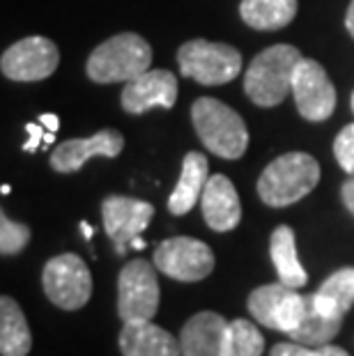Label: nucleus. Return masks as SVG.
<instances>
[{
    "label": "nucleus",
    "mask_w": 354,
    "mask_h": 356,
    "mask_svg": "<svg viewBox=\"0 0 354 356\" xmlns=\"http://www.w3.org/2000/svg\"><path fill=\"white\" fill-rule=\"evenodd\" d=\"M301 53L290 44H274L253 58L244 74V92L260 108H274L292 92Z\"/></svg>",
    "instance_id": "f257e3e1"
},
{
    "label": "nucleus",
    "mask_w": 354,
    "mask_h": 356,
    "mask_svg": "<svg viewBox=\"0 0 354 356\" xmlns=\"http://www.w3.org/2000/svg\"><path fill=\"white\" fill-rule=\"evenodd\" d=\"M320 181V165L306 152L274 159L258 179V195L269 207H288L306 198Z\"/></svg>",
    "instance_id": "f03ea898"
},
{
    "label": "nucleus",
    "mask_w": 354,
    "mask_h": 356,
    "mask_svg": "<svg viewBox=\"0 0 354 356\" xmlns=\"http://www.w3.org/2000/svg\"><path fill=\"white\" fill-rule=\"evenodd\" d=\"M195 134L209 152L221 159H239L248 147V129L239 113L212 97H200L191 106Z\"/></svg>",
    "instance_id": "7ed1b4c3"
},
{
    "label": "nucleus",
    "mask_w": 354,
    "mask_h": 356,
    "mask_svg": "<svg viewBox=\"0 0 354 356\" xmlns=\"http://www.w3.org/2000/svg\"><path fill=\"white\" fill-rule=\"evenodd\" d=\"M150 63V44L136 33H120L90 53L86 72L95 83H129L147 72Z\"/></svg>",
    "instance_id": "20e7f679"
},
{
    "label": "nucleus",
    "mask_w": 354,
    "mask_h": 356,
    "mask_svg": "<svg viewBox=\"0 0 354 356\" xmlns=\"http://www.w3.org/2000/svg\"><path fill=\"white\" fill-rule=\"evenodd\" d=\"M177 65L182 76L198 81L200 86H223L242 72V53L230 44L191 40L179 47Z\"/></svg>",
    "instance_id": "39448f33"
},
{
    "label": "nucleus",
    "mask_w": 354,
    "mask_h": 356,
    "mask_svg": "<svg viewBox=\"0 0 354 356\" xmlns=\"http://www.w3.org/2000/svg\"><path fill=\"white\" fill-rule=\"evenodd\" d=\"M42 287L51 304L63 310H79L90 301L92 276L77 253H63L47 262L42 271Z\"/></svg>",
    "instance_id": "423d86ee"
},
{
    "label": "nucleus",
    "mask_w": 354,
    "mask_h": 356,
    "mask_svg": "<svg viewBox=\"0 0 354 356\" xmlns=\"http://www.w3.org/2000/svg\"><path fill=\"white\" fill-rule=\"evenodd\" d=\"M159 280L147 260H131L118 276V315L122 322L152 320L159 310Z\"/></svg>",
    "instance_id": "0eeeda50"
},
{
    "label": "nucleus",
    "mask_w": 354,
    "mask_h": 356,
    "mask_svg": "<svg viewBox=\"0 0 354 356\" xmlns=\"http://www.w3.org/2000/svg\"><path fill=\"white\" fill-rule=\"evenodd\" d=\"M154 264L166 276L182 283H198L214 271V253L200 239L172 237L156 246Z\"/></svg>",
    "instance_id": "6e6552de"
},
{
    "label": "nucleus",
    "mask_w": 354,
    "mask_h": 356,
    "mask_svg": "<svg viewBox=\"0 0 354 356\" xmlns=\"http://www.w3.org/2000/svg\"><path fill=\"white\" fill-rule=\"evenodd\" d=\"M299 115L308 122H325L336 111V88L318 60L301 58L292 79Z\"/></svg>",
    "instance_id": "1a4fd4ad"
},
{
    "label": "nucleus",
    "mask_w": 354,
    "mask_h": 356,
    "mask_svg": "<svg viewBox=\"0 0 354 356\" xmlns=\"http://www.w3.org/2000/svg\"><path fill=\"white\" fill-rule=\"evenodd\" d=\"M248 313L262 327L290 333L297 327L301 310H304V294L285 283H269L248 294Z\"/></svg>",
    "instance_id": "9d476101"
},
{
    "label": "nucleus",
    "mask_w": 354,
    "mask_h": 356,
    "mask_svg": "<svg viewBox=\"0 0 354 356\" xmlns=\"http://www.w3.org/2000/svg\"><path fill=\"white\" fill-rule=\"evenodd\" d=\"M60 51L47 37H26L3 53L0 70L10 81H44L58 70Z\"/></svg>",
    "instance_id": "9b49d317"
},
{
    "label": "nucleus",
    "mask_w": 354,
    "mask_h": 356,
    "mask_svg": "<svg viewBox=\"0 0 354 356\" xmlns=\"http://www.w3.org/2000/svg\"><path fill=\"white\" fill-rule=\"evenodd\" d=\"M104 228L120 255L127 253L131 241L140 237L154 216V207L145 200L127 198V195H108L102 204Z\"/></svg>",
    "instance_id": "f8f14e48"
},
{
    "label": "nucleus",
    "mask_w": 354,
    "mask_h": 356,
    "mask_svg": "<svg viewBox=\"0 0 354 356\" xmlns=\"http://www.w3.org/2000/svg\"><path fill=\"white\" fill-rule=\"evenodd\" d=\"M177 102V79L168 70H147L122 90V108L140 115L152 108H172Z\"/></svg>",
    "instance_id": "ddd939ff"
},
{
    "label": "nucleus",
    "mask_w": 354,
    "mask_h": 356,
    "mask_svg": "<svg viewBox=\"0 0 354 356\" xmlns=\"http://www.w3.org/2000/svg\"><path fill=\"white\" fill-rule=\"evenodd\" d=\"M124 149V136L118 129H102L90 138H72L58 145L51 154V168L56 172H77L92 156L115 159Z\"/></svg>",
    "instance_id": "4468645a"
},
{
    "label": "nucleus",
    "mask_w": 354,
    "mask_h": 356,
    "mask_svg": "<svg viewBox=\"0 0 354 356\" xmlns=\"http://www.w3.org/2000/svg\"><path fill=\"white\" fill-rule=\"evenodd\" d=\"M200 207L205 223L216 232L235 230L242 221V202L235 184L225 175H212L200 195Z\"/></svg>",
    "instance_id": "2eb2a0df"
},
{
    "label": "nucleus",
    "mask_w": 354,
    "mask_h": 356,
    "mask_svg": "<svg viewBox=\"0 0 354 356\" xmlns=\"http://www.w3.org/2000/svg\"><path fill=\"white\" fill-rule=\"evenodd\" d=\"M118 345L122 356H182L179 338L156 327L152 320L124 322Z\"/></svg>",
    "instance_id": "dca6fc26"
},
{
    "label": "nucleus",
    "mask_w": 354,
    "mask_h": 356,
    "mask_svg": "<svg viewBox=\"0 0 354 356\" xmlns=\"http://www.w3.org/2000/svg\"><path fill=\"white\" fill-rule=\"evenodd\" d=\"M228 322L218 313L202 310L193 315L179 331L182 356H223Z\"/></svg>",
    "instance_id": "f3484780"
},
{
    "label": "nucleus",
    "mask_w": 354,
    "mask_h": 356,
    "mask_svg": "<svg viewBox=\"0 0 354 356\" xmlns=\"http://www.w3.org/2000/svg\"><path fill=\"white\" fill-rule=\"evenodd\" d=\"M341 327H343V315L325 308L315 294H304V310H301L297 327L288 336L304 347H322L331 338H336Z\"/></svg>",
    "instance_id": "a211bd4d"
},
{
    "label": "nucleus",
    "mask_w": 354,
    "mask_h": 356,
    "mask_svg": "<svg viewBox=\"0 0 354 356\" xmlns=\"http://www.w3.org/2000/svg\"><path fill=\"white\" fill-rule=\"evenodd\" d=\"M209 179V165L205 154L200 152H189L182 161V172H179V181L175 191L170 193L168 209L170 214L184 216L193 209V204L200 200L205 184Z\"/></svg>",
    "instance_id": "6ab92c4d"
},
{
    "label": "nucleus",
    "mask_w": 354,
    "mask_h": 356,
    "mask_svg": "<svg viewBox=\"0 0 354 356\" xmlns=\"http://www.w3.org/2000/svg\"><path fill=\"white\" fill-rule=\"evenodd\" d=\"M269 255H272V262H274L281 283H285L288 287H295V290L306 285L308 274L299 262L295 232H292V228H288V225H278V228L272 232V239H269Z\"/></svg>",
    "instance_id": "aec40b11"
},
{
    "label": "nucleus",
    "mask_w": 354,
    "mask_h": 356,
    "mask_svg": "<svg viewBox=\"0 0 354 356\" xmlns=\"http://www.w3.org/2000/svg\"><path fill=\"white\" fill-rule=\"evenodd\" d=\"M239 14L248 28L274 33L292 24L297 14V0H242Z\"/></svg>",
    "instance_id": "412c9836"
},
{
    "label": "nucleus",
    "mask_w": 354,
    "mask_h": 356,
    "mask_svg": "<svg viewBox=\"0 0 354 356\" xmlns=\"http://www.w3.org/2000/svg\"><path fill=\"white\" fill-rule=\"evenodd\" d=\"M33 347L26 315L12 297L0 299V354L3 356H28Z\"/></svg>",
    "instance_id": "4be33fe9"
},
{
    "label": "nucleus",
    "mask_w": 354,
    "mask_h": 356,
    "mask_svg": "<svg viewBox=\"0 0 354 356\" xmlns=\"http://www.w3.org/2000/svg\"><path fill=\"white\" fill-rule=\"evenodd\" d=\"M315 297L325 308L334 310L338 315H345L354 304V267H345L334 271L325 283L320 285V290L315 292Z\"/></svg>",
    "instance_id": "5701e85b"
},
{
    "label": "nucleus",
    "mask_w": 354,
    "mask_h": 356,
    "mask_svg": "<svg viewBox=\"0 0 354 356\" xmlns=\"http://www.w3.org/2000/svg\"><path fill=\"white\" fill-rule=\"evenodd\" d=\"M265 352V338L253 322L232 320L225 331L223 356H262Z\"/></svg>",
    "instance_id": "b1692460"
},
{
    "label": "nucleus",
    "mask_w": 354,
    "mask_h": 356,
    "mask_svg": "<svg viewBox=\"0 0 354 356\" xmlns=\"http://www.w3.org/2000/svg\"><path fill=\"white\" fill-rule=\"evenodd\" d=\"M30 228L24 223H17L7 214H0V253L3 255H17L28 246Z\"/></svg>",
    "instance_id": "393cba45"
},
{
    "label": "nucleus",
    "mask_w": 354,
    "mask_h": 356,
    "mask_svg": "<svg viewBox=\"0 0 354 356\" xmlns=\"http://www.w3.org/2000/svg\"><path fill=\"white\" fill-rule=\"evenodd\" d=\"M334 154L336 161L341 163V168L354 175V124H348L341 129V134L334 140Z\"/></svg>",
    "instance_id": "a878e982"
},
{
    "label": "nucleus",
    "mask_w": 354,
    "mask_h": 356,
    "mask_svg": "<svg viewBox=\"0 0 354 356\" xmlns=\"http://www.w3.org/2000/svg\"><path fill=\"white\" fill-rule=\"evenodd\" d=\"M269 356H320L318 350H308V347L299 343H278Z\"/></svg>",
    "instance_id": "bb28decb"
},
{
    "label": "nucleus",
    "mask_w": 354,
    "mask_h": 356,
    "mask_svg": "<svg viewBox=\"0 0 354 356\" xmlns=\"http://www.w3.org/2000/svg\"><path fill=\"white\" fill-rule=\"evenodd\" d=\"M28 134H30V140L24 145L26 152H35L37 145H40V140H44V134H42V129L37 127V124H28Z\"/></svg>",
    "instance_id": "cd10ccee"
},
{
    "label": "nucleus",
    "mask_w": 354,
    "mask_h": 356,
    "mask_svg": "<svg viewBox=\"0 0 354 356\" xmlns=\"http://www.w3.org/2000/svg\"><path fill=\"white\" fill-rule=\"evenodd\" d=\"M341 195H343V202H345V207H348L352 214H354V175L345 181L343 188H341Z\"/></svg>",
    "instance_id": "c85d7f7f"
},
{
    "label": "nucleus",
    "mask_w": 354,
    "mask_h": 356,
    "mask_svg": "<svg viewBox=\"0 0 354 356\" xmlns=\"http://www.w3.org/2000/svg\"><path fill=\"white\" fill-rule=\"evenodd\" d=\"M318 352H320V356H350L348 352L343 350V347H334V345H322V347H318Z\"/></svg>",
    "instance_id": "c756f323"
},
{
    "label": "nucleus",
    "mask_w": 354,
    "mask_h": 356,
    "mask_svg": "<svg viewBox=\"0 0 354 356\" xmlns=\"http://www.w3.org/2000/svg\"><path fill=\"white\" fill-rule=\"evenodd\" d=\"M40 122L49 129V131H58V127H60V120L58 115H51V113H44V115H40Z\"/></svg>",
    "instance_id": "7c9ffc66"
},
{
    "label": "nucleus",
    "mask_w": 354,
    "mask_h": 356,
    "mask_svg": "<svg viewBox=\"0 0 354 356\" xmlns=\"http://www.w3.org/2000/svg\"><path fill=\"white\" fill-rule=\"evenodd\" d=\"M345 28H348V33L354 37V0L348 7V14H345Z\"/></svg>",
    "instance_id": "2f4dec72"
},
{
    "label": "nucleus",
    "mask_w": 354,
    "mask_h": 356,
    "mask_svg": "<svg viewBox=\"0 0 354 356\" xmlns=\"http://www.w3.org/2000/svg\"><path fill=\"white\" fill-rule=\"evenodd\" d=\"M131 246H134V248H138V251H140V248H145V241H143L140 237H136V239L131 241Z\"/></svg>",
    "instance_id": "473e14b6"
},
{
    "label": "nucleus",
    "mask_w": 354,
    "mask_h": 356,
    "mask_svg": "<svg viewBox=\"0 0 354 356\" xmlns=\"http://www.w3.org/2000/svg\"><path fill=\"white\" fill-rule=\"evenodd\" d=\"M81 230L83 232H86V237L90 239V237H92V228H90V225L88 223H81Z\"/></svg>",
    "instance_id": "72a5a7b5"
},
{
    "label": "nucleus",
    "mask_w": 354,
    "mask_h": 356,
    "mask_svg": "<svg viewBox=\"0 0 354 356\" xmlns=\"http://www.w3.org/2000/svg\"><path fill=\"white\" fill-rule=\"evenodd\" d=\"M352 113H354V92H352Z\"/></svg>",
    "instance_id": "f704fd0d"
}]
</instances>
